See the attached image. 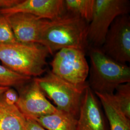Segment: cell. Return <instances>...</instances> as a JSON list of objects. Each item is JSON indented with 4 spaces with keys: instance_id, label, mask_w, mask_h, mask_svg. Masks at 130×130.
<instances>
[{
    "instance_id": "1",
    "label": "cell",
    "mask_w": 130,
    "mask_h": 130,
    "mask_svg": "<svg viewBox=\"0 0 130 130\" xmlns=\"http://www.w3.org/2000/svg\"><path fill=\"white\" fill-rule=\"evenodd\" d=\"M88 25L79 15L67 12L59 19L48 21L39 43L45 47L51 55L66 48L85 51L89 46Z\"/></svg>"
},
{
    "instance_id": "2",
    "label": "cell",
    "mask_w": 130,
    "mask_h": 130,
    "mask_svg": "<svg viewBox=\"0 0 130 130\" xmlns=\"http://www.w3.org/2000/svg\"><path fill=\"white\" fill-rule=\"evenodd\" d=\"M50 54L39 43L16 42L0 44V60L2 65L19 74L31 78L39 77L46 70Z\"/></svg>"
},
{
    "instance_id": "3",
    "label": "cell",
    "mask_w": 130,
    "mask_h": 130,
    "mask_svg": "<svg viewBox=\"0 0 130 130\" xmlns=\"http://www.w3.org/2000/svg\"><path fill=\"white\" fill-rule=\"evenodd\" d=\"M89 87L94 93L111 94L121 84L130 83V68L112 59L100 48L90 47Z\"/></svg>"
},
{
    "instance_id": "4",
    "label": "cell",
    "mask_w": 130,
    "mask_h": 130,
    "mask_svg": "<svg viewBox=\"0 0 130 130\" xmlns=\"http://www.w3.org/2000/svg\"><path fill=\"white\" fill-rule=\"evenodd\" d=\"M46 98L56 104V107L78 118L84 91L87 87H79L65 81L52 73L34 78Z\"/></svg>"
},
{
    "instance_id": "5",
    "label": "cell",
    "mask_w": 130,
    "mask_h": 130,
    "mask_svg": "<svg viewBox=\"0 0 130 130\" xmlns=\"http://www.w3.org/2000/svg\"><path fill=\"white\" fill-rule=\"evenodd\" d=\"M129 11V1L127 0H94L92 19L87 30L88 45L101 48L115 19L128 14Z\"/></svg>"
},
{
    "instance_id": "6",
    "label": "cell",
    "mask_w": 130,
    "mask_h": 130,
    "mask_svg": "<svg viewBox=\"0 0 130 130\" xmlns=\"http://www.w3.org/2000/svg\"><path fill=\"white\" fill-rule=\"evenodd\" d=\"M52 73L65 81L79 87H87L90 67L85 51L66 48L56 52L51 63Z\"/></svg>"
},
{
    "instance_id": "7",
    "label": "cell",
    "mask_w": 130,
    "mask_h": 130,
    "mask_svg": "<svg viewBox=\"0 0 130 130\" xmlns=\"http://www.w3.org/2000/svg\"><path fill=\"white\" fill-rule=\"evenodd\" d=\"M112 59L123 64L130 61V20L128 14L117 17L107 32L100 48Z\"/></svg>"
},
{
    "instance_id": "8",
    "label": "cell",
    "mask_w": 130,
    "mask_h": 130,
    "mask_svg": "<svg viewBox=\"0 0 130 130\" xmlns=\"http://www.w3.org/2000/svg\"><path fill=\"white\" fill-rule=\"evenodd\" d=\"M17 90L19 98L15 105L27 120L36 121L57 109L48 101L33 78Z\"/></svg>"
},
{
    "instance_id": "9",
    "label": "cell",
    "mask_w": 130,
    "mask_h": 130,
    "mask_svg": "<svg viewBox=\"0 0 130 130\" xmlns=\"http://www.w3.org/2000/svg\"><path fill=\"white\" fill-rule=\"evenodd\" d=\"M17 13L31 14L52 21L60 18L67 11L64 0H21L12 7L0 9V13L4 15Z\"/></svg>"
},
{
    "instance_id": "10",
    "label": "cell",
    "mask_w": 130,
    "mask_h": 130,
    "mask_svg": "<svg viewBox=\"0 0 130 130\" xmlns=\"http://www.w3.org/2000/svg\"><path fill=\"white\" fill-rule=\"evenodd\" d=\"M5 15L17 42L25 43H39L48 20L24 13H17Z\"/></svg>"
},
{
    "instance_id": "11",
    "label": "cell",
    "mask_w": 130,
    "mask_h": 130,
    "mask_svg": "<svg viewBox=\"0 0 130 130\" xmlns=\"http://www.w3.org/2000/svg\"><path fill=\"white\" fill-rule=\"evenodd\" d=\"M76 130H107L97 98L89 86L82 99Z\"/></svg>"
},
{
    "instance_id": "12",
    "label": "cell",
    "mask_w": 130,
    "mask_h": 130,
    "mask_svg": "<svg viewBox=\"0 0 130 130\" xmlns=\"http://www.w3.org/2000/svg\"><path fill=\"white\" fill-rule=\"evenodd\" d=\"M27 119L15 104L0 95V130H26Z\"/></svg>"
},
{
    "instance_id": "13",
    "label": "cell",
    "mask_w": 130,
    "mask_h": 130,
    "mask_svg": "<svg viewBox=\"0 0 130 130\" xmlns=\"http://www.w3.org/2000/svg\"><path fill=\"white\" fill-rule=\"evenodd\" d=\"M100 100L111 130H130V119L127 118L114 101L111 94L94 93Z\"/></svg>"
},
{
    "instance_id": "14",
    "label": "cell",
    "mask_w": 130,
    "mask_h": 130,
    "mask_svg": "<svg viewBox=\"0 0 130 130\" xmlns=\"http://www.w3.org/2000/svg\"><path fill=\"white\" fill-rule=\"evenodd\" d=\"M77 119L74 116L58 109L56 112L42 116L36 121L47 130H76Z\"/></svg>"
},
{
    "instance_id": "15",
    "label": "cell",
    "mask_w": 130,
    "mask_h": 130,
    "mask_svg": "<svg viewBox=\"0 0 130 130\" xmlns=\"http://www.w3.org/2000/svg\"><path fill=\"white\" fill-rule=\"evenodd\" d=\"M67 12L78 15L90 23L93 17L94 0H65Z\"/></svg>"
},
{
    "instance_id": "16",
    "label": "cell",
    "mask_w": 130,
    "mask_h": 130,
    "mask_svg": "<svg viewBox=\"0 0 130 130\" xmlns=\"http://www.w3.org/2000/svg\"><path fill=\"white\" fill-rule=\"evenodd\" d=\"M32 78L19 74L0 65V87H14L18 89Z\"/></svg>"
},
{
    "instance_id": "17",
    "label": "cell",
    "mask_w": 130,
    "mask_h": 130,
    "mask_svg": "<svg viewBox=\"0 0 130 130\" xmlns=\"http://www.w3.org/2000/svg\"><path fill=\"white\" fill-rule=\"evenodd\" d=\"M111 94L113 100L127 118L130 119V83L121 84Z\"/></svg>"
},
{
    "instance_id": "18",
    "label": "cell",
    "mask_w": 130,
    "mask_h": 130,
    "mask_svg": "<svg viewBox=\"0 0 130 130\" xmlns=\"http://www.w3.org/2000/svg\"><path fill=\"white\" fill-rule=\"evenodd\" d=\"M17 42L6 16L0 13V44Z\"/></svg>"
},
{
    "instance_id": "19",
    "label": "cell",
    "mask_w": 130,
    "mask_h": 130,
    "mask_svg": "<svg viewBox=\"0 0 130 130\" xmlns=\"http://www.w3.org/2000/svg\"><path fill=\"white\" fill-rule=\"evenodd\" d=\"M5 100L8 102L15 104L19 98V94L14 89L9 88L3 93Z\"/></svg>"
},
{
    "instance_id": "20",
    "label": "cell",
    "mask_w": 130,
    "mask_h": 130,
    "mask_svg": "<svg viewBox=\"0 0 130 130\" xmlns=\"http://www.w3.org/2000/svg\"><path fill=\"white\" fill-rule=\"evenodd\" d=\"M26 130H46L40 125L37 121L27 120Z\"/></svg>"
},
{
    "instance_id": "21",
    "label": "cell",
    "mask_w": 130,
    "mask_h": 130,
    "mask_svg": "<svg viewBox=\"0 0 130 130\" xmlns=\"http://www.w3.org/2000/svg\"><path fill=\"white\" fill-rule=\"evenodd\" d=\"M21 0H0V9L8 8L17 5Z\"/></svg>"
},
{
    "instance_id": "22",
    "label": "cell",
    "mask_w": 130,
    "mask_h": 130,
    "mask_svg": "<svg viewBox=\"0 0 130 130\" xmlns=\"http://www.w3.org/2000/svg\"><path fill=\"white\" fill-rule=\"evenodd\" d=\"M9 87H0V95L3 94L5 92Z\"/></svg>"
}]
</instances>
